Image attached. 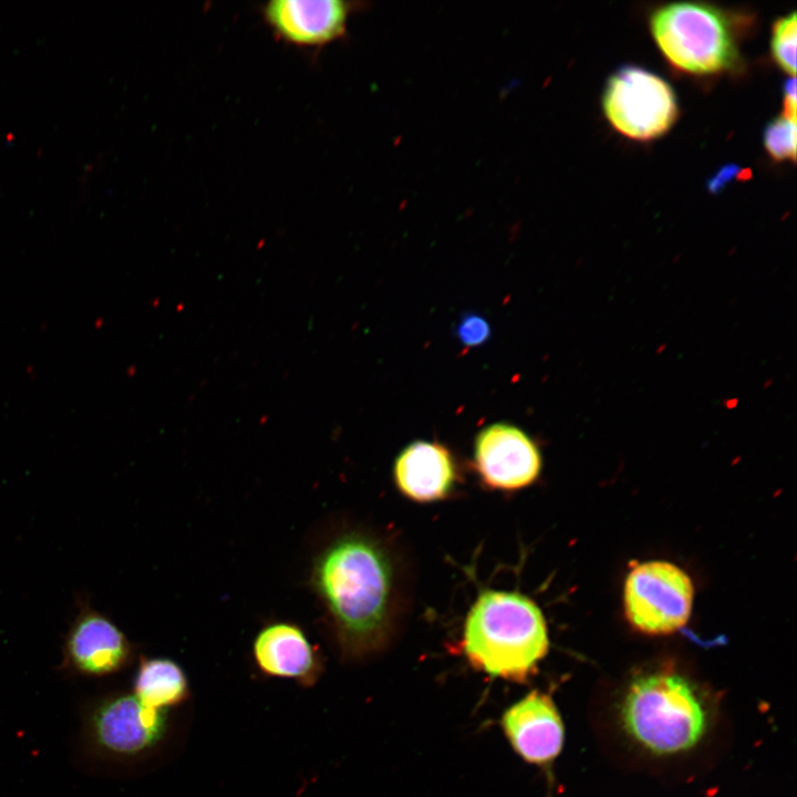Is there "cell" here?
I'll list each match as a JSON object with an SVG mask.
<instances>
[{"label":"cell","mask_w":797,"mask_h":797,"mask_svg":"<svg viewBox=\"0 0 797 797\" xmlns=\"http://www.w3.org/2000/svg\"><path fill=\"white\" fill-rule=\"evenodd\" d=\"M62 669L85 677H102L125 669L133 645L106 615L82 602L63 642Z\"/></svg>","instance_id":"cell-8"},{"label":"cell","mask_w":797,"mask_h":797,"mask_svg":"<svg viewBox=\"0 0 797 797\" xmlns=\"http://www.w3.org/2000/svg\"><path fill=\"white\" fill-rule=\"evenodd\" d=\"M796 80L788 79L784 85V117L796 122Z\"/></svg>","instance_id":"cell-18"},{"label":"cell","mask_w":797,"mask_h":797,"mask_svg":"<svg viewBox=\"0 0 797 797\" xmlns=\"http://www.w3.org/2000/svg\"><path fill=\"white\" fill-rule=\"evenodd\" d=\"M764 145L776 161L796 158V122L784 116L772 121L764 131Z\"/></svg>","instance_id":"cell-16"},{"label":"cell","mask_w":797,"mask_h":797,"mask_svg":"<svg viewBox=\"0 0 797 797\" xmlns=\"http://www.w3.org/2000/svg\"><path fill=\"white\" fill-rule=\"evenodd\" d=\"M393 477L400 493L417 503H433L451 496L458 475L451 452L442 444L416 441L396 457Z\"/></svg>","instance_id":"cell-13"},{"label":"cell","mask_w":797,"mask_h":797,"mask_svg":"<svg viewBox=\"0 0 797 797\" xmlns=\"http://www.w3.org/2000/svg\"><path fill=\"white\" fill-rule=\"evenodd\" d=\"M796 13L778 19L772 31V53L778 65L788 74L796 71Z\"/></svg>","instance_id":"cell-15"},{"label":"cell","mask_w":797,"mask_h":797,"mask_svg":"<svg viewBox=\"0 0 797 797\" xmlns=\"http://www.w3.org/2000/svg\"><path fill=\"white\" fill-rule=\"evenodd\" d=\"M501 728L510 746L525 762L548 766L561 752L565 728L552 698L532 691L508 707Z\"/></svg>","instance_id":"cell-11"},{"label":"cell","mask_w":797,"mask_h":797,"mask_svg":"<svg viewBox=\"0 0 797 797\" xmlns=\"http://www.w3.org/2000/svg\"><path fill=\"white\" fill-rule=\"evenodd\" d=\"M456 334L463 345L477 346L486 342L490 334V328L485 318L467 313L460 318L456 327Z\"/></svg>","instance_id":"cell-17"},{"label":"cell","mask_w":797,"mask_h":797,"mask_svg":"<svg viewBox=\"0 0 797 797\" xmlns=\"http://www.w3.org/2000/svg\"><path fill=\"white\" fill-rule=\"evenodd\" d=\"M693 584L679 567L648 561L629 572L624 584V609L629 622L648 634H669L689 620Z\"/></svg>","instance_id":"cell-7"},{"label":"cell","mask_w":797,"mask_h":797,"mask_svg":"<svg viewBox=\"0 0 797 797\" xmlns=\"http://www.w3.org/2000/svg\"><path fill=\"white\" fill-rule=\"evenodd\" d=\"M462 648L476 670L494 677L524 682L549 649L539 607L510 591H483L467 613Z\"/></svg>","instance_id":"cell-2"},{"label":"cell","mask_w":797,"mask_h":797,"mask_svg":"<svg viewBox=\"0 0 797 797\" xmlns=\"http://www.w3.org/2000/svg\"><path fill=\"white\" fill-rule=\"evenodd\" d=\"M652 35L667 61L695 74L728 70L737 61L735 29L723 10L681 1L658 8L650 20Z\"/></svg>","instance_id":"cell-4"},{"label":"cell","mask_w":797,"mask_h":797,"mask_svg":"<svg viewBox=\"0 0 797 797\" xmlns=\"http://www.w3.org/2000/svg\"><path fill=\"white\" fill-rule=\"evenodd\" d=\"M602 104L610 123L635 139L662 135L677 116L676 99L669 83L633 65L622 66L611 75Z\"/></svg>","instance_id":"cell-6"},{"label":"cell","mask_w":797,"mask_h":797,"mask_svg":"<svg viewBox=\"0 0 797 797\" xmlns=\"http://www.w3.org/2000/svg\"><path fill=\"white\" fill-rule=\"evenodd\" d=\"M734 174H735L734 167L733 168L726 167V168L722 169L717 174V176L712 179V182L710 183V187L717 189L721 185H723L725 182H727L729 179V177L734 176Z\"/></svg>","instance_id":"cell-19"},{"label":"cell","mask_w":797,"mask_h":797,"mask_svg":"<svg viewBox=\"0 0 797 797\" xmlns=\"http://www.w3.org/2000/svg\"><path fill=\"white\" fill-rule=\"evenodd\" d=\"M354 3L343 0H271L260 11L283 42L319 48L344 35Z\"/></svg>","instance_id":"cell-10"},{"label":"cell","mask_w":797,"mask_h":797,"mask_svg":"<svg viewBox=\"0 0 797 797\" xmlns=\"http://www.w3.org/2000/svg\"><path fill=\"white\" fill-rule=\"evenodd\" d=\"M625 732L655 755L694 747L708 726V712L696 687L672 671H654L631 681L621 702Z\"/></svg>","instance_id":"cell-3"},{"label":"cell","mask_w":797,"mask_h":797,"mask_svg":"<svg viewBox=\"0 0 797 797\" xmlns=\"http://www.w3.org/2000/svg\"><path fill=\"white\" fill-rule=\"evenodd\" d=\"M252 655L262 673L307 686L315 683L322 672L317 648L292 622L276 621L263 627L253 640Z\"/></svg>","instance_id":"cell-12"},{"label":"cell","mask_w":797,"mask_h":797,"mask_svg":"<svg viewBox=\"0 0 797 797\" xmlns=\"http://www.w3.org/2000/svg\"><path fill=\"white\" fill-rule=\"evenodd\" d=\"M401 576L389 542L371 531H342L315 556L311 587L344 661L366 662L391 645L403 607Z\"/></svg>","instance_id":"cell-1"},{"label":"cell","mask_w":797,"mask_h":797,"mask_svg":"<svg viewBox=\"0 0 797 797\" xmlns=\"http://www.w3.org/2000/svg\"><path fill=\"white\" fill-rule=\"evenodd\" d=\"M474 465L485 486L514 491L538 478L541 455L536 443L522 429L508 423H495L478 433Z\"/></svg>","instance_id":"cell-9"},{"label":"cell","mask_w":797,"mask_h":797,"mask_svg":"<svg viewBox=\"0 0 797 797\" xmlns=\"http://www.w3.org/2000/svg\"><path fill=\"white\" fill-rule=\"evenodd\" d=\"M167 727V711L145 705L134 693H115L97 700L84 718V732L92 749L121 759L153 751L163 741Z\"/></svg>","instance_id":"cell-5"},{"label":"cell","mask_w":797,"mask_h":797,"mask_svg":"<svg viewBox=\"0 0 797 797\" xmlns=\"http://www.w3.org/2000/svg\"><path fill=\"white\" fill-rule=\"evenodd\" d=\"M133 693L145 705L165 710L188 696V681L183 669L166 658H143L133 683Z\"/></svg>","instance_id":"cell-14"}]
</instances>
